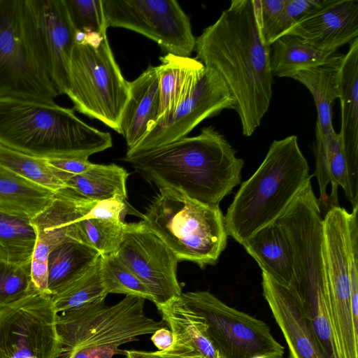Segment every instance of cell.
Listing matches in <instances>:
<instances>
[{
  "label": "cell",
  "instance_id": "6da1fadb",
  "mask_svg": "<svg viewBox=\"0 0 358 358\" xmlns=\"http://www.w3.org/2000/svg\"><path fill=\"white\" fill-rule=\"evenodd\" d=\"M196 59L215 69L226 83L242 133L259 127L272 98L271 45L264 39L254 0H233L196 38Z\"/></svg>",
  "mask_w": 358,
  "mask_h": 358
},
{
  "label": "cell",
  "instance_id": "7a4b0ae2",
  "mask_svg": "<svg viewBox=\"0 0 358 358\" xmlns=\"http://www.w3.org/2000/svg\"><path fill=\"white\" fill-rule=\"evenodd\" d=\"M122 160L159 189L178 190L210 206H220L241 184L244 165L225 137L212 126L195 136L125 155Z\"/></svg>",
  "mask_w": 358,
  "mask_h": 358
},
{
  "label": "cell",
  "instance_id": "3957f363",
  "mask_svg": "<svg viewBox=\"0 0 358 358\" xmlns=\"http://www.w3.org/2000/svg\"><path fill=\"white\" fill-rule=\"evenodd\" d=\"M0 145L44 159H88L111 148L113 141L73 108L5 97L0 98Z\"/></svg>",
  "mask_w": 358,
  "mask_h": 358
},
{
  "label": "cell",
  "instance_id": "277c9868",
  "mask_svg": "<svg viewBox=\"0 0 358 358\" xmlns=\"http://www.w3.org/2000/svg\"><path fill=\"white\" fill-rule=\"evenodd\" d=\"M309 171L296 136L273 141L227 208L224 222L228 236L242 245L257 231L276 222L311 180Z\"/></svg>",
  "mask_w": 358,
  "mask_h": 358
},
{
  "label": "cell",
  "instance_id": "5b68a950",
  "mask_svg": "<svg viewBox=\"0 0 358 358\" xmlns=\"http://www.w3.org/2000/svg\"><path fill=\"white\" fill-rule=\"evenodd\" d=\"M143 298L126 296L113 306L105 301L57 313L60 352L57 358H113L121 345L167 327L145 314Z\"/></svg>",
  "mask_w": 358,
  "mask_h": 358
},
{
  "label": "cell",
  "instance_id": "8992f818",
  "mask_svg": "<svg viewBox=\"0 0 358 358\" xmlns=\"http://www.w3.org/2000/svg\"><path fill=\"white\" fill-rule=\"evenodd\" d=\"M140 222L171 249L178 261L201 268L215 265L227 244L224 215L220 206L193 200L182 192L159 189Z\"/></svg>",
  "mask_w": 358,
  "mask_h": 358
},
{
  "label": "cell",
  "instance_id": "52a82bcc",
  "mask_svg": "<svg viewBox=\"0 0 358 358\" xmlns=\"http://www.w3.org/2000/svg\"><path fill=\"white\" fill-rule=\"evenodd\" d=\"M29 0H0V98L55 103Z\"/></svg>",
  "mask_w": 358,
  "mask_h": 358
},
{
  "label": "cell",
  "instance_id": "ba28073f",
  "mask_svg": "<svg viewBox=\"0 0 358 358\" xmlns=\"http://www.w3.org/2000/svg\"><path fill=\"white\" fill-rule=\"evenodd\" d=\"M66 95L73 102L74 110L120 132L129 86L115 59L106 33L76 32Z\"/></svg>",
  "mask_w": 358,
  "mask_h": 358
},
{
  "label": "cell",
  "instance_id": "9c48e42d",
  "mask_svg": "<svg viewBox=\"0 0 358 358\" xmlns=\"http://www.w3.org/2000/svg\"><path fill=\"white\" fill-rule=\"evenodd\" d=\"M179 297L203 319L220 358H283L284 347L264 321L227 305L208 291L182 292Z\"/></svg>",
  "mask_w": 358,
  "mask_h": 358
},
{
  "label": "cell",
  "instance_id": "30bf717a",
  "mask_svg": "<svg viewBox=\"0 0 358 358\" xmlns=\"http://www.w3.org/2000/svg\"><path fill=\"white\" fill-rule=\"evenodd\" d=\"M105 26L121 27L155 41L169 54L189 57L194 50L189 17L175 0H101Z\"/></svg>",
  "mask_w": 358,
  "mask_h": 358
},
{
  "label": "cell",
  "instance_id": "8fae6325",
  "mask_svg": "<svg viewBox=\"0 0 358 358\" xmlns=\"http://www.w3.org/2000/svg\"><path fill=\"white\" fill-rule=\"evenodd\" d=\"M57 313L50 296L36 291L0 310V358H57Z\"/></svg>",
  "mask_w": 358,
  "mask_h": 358
},
{
  "label": "cell",
  "instance_id": "7c38bea8",
  "mask_svg": "<svg viewBox=\"0 0 358 358\" xmlns=\"http://www.w3.org/2000/svg\"><path fill=\"white\" fill-rule=\"evenodd\" d=\"M116 255L149 289L156 306L182 294L177 278L176 257L160 238L140 222L125 223Z\"/></svg>",
  "mask_w": 358,
  "mask_h": 358
},
{
  "label": "cell",
  "instance_id": "4fadbf2b",
  "mask_svg": "<svg viewBox=\"0 0 358 358\" xmlns=\"http://www.w3.org/2000/svg\"><path fill=\"white\" fill-rule=\"evenodd\" d=\"M235 102L226 83L213 68L204 72L192 94L171 113L162 116L147 135L134 147L127 150L131 155L185 137L205 119L227 108L234 109Z\"/></svg>",
  "mask_w": 358,
  "mask_h": 358
},
{
  "label": "cell",
  "instance_id": "5bb4252c",
  "mask_svg": "<svg viewBox=\"0 0 358 358\" xmlns=\"http://www.w3.org/2000/svg\"><path fill=\"white\" fill-rule=\"evenodd\" d=\"M29 1L47 71L58 94H66L76 32L63 0Z\"/></svg>",
  "mask_w": 358,
  "mask_h": 358
},
{
  "label": "cell",
  "instance_id": "9a60e30c",
  "mask_svg": "<svg viewBox=\"0 0 358 358\" xmlns=\"http://www.w3.org/2000/svg\"><path fill=\"white\" fill-rule=\"evenodd\" d=\"M262 286L263 296L287 343L289 358H325L296 292L264 271Z\"/></svg>",
  "mask_w": 358,
  "mask_h": 358
},
{
  "label": "cell",
  "instance_id": "2e32d148",
  "mask_svg": "<svg viewBox=\"0 0 358 358\" xmlns=\"http://www.w3.org/2000/svg\"><path fill=\"white\" fill-rule=\"evenodd\" d=\"M285 34L294 36L317 50L336 52L357 38L358 0H324Z\"/></svg>",
  "mask_w": 358,
  "mask_h": 358
},
{
  "label": "cell",
  "instance_id": "e0dca14e",
  "mask_svg": "<svg viewBox=\"0 0 358 358\" xmlns=\"http://www.w3.org/2000/svg\"><path fill=\"white\" fill-rule=\"evenodd\" d=\"M337 85L341 109L338 133L345 159L352 207L358 206V38L350 42L338 66Z\"/></svg>",
  "mask_w": 358,
  "mask_h": 358
},
{
  "label": "cell",
  "instance_id": "ac0fdd59",
  "mask_svg": "<svg viewBox=\"0 0 358 358\" xmlns=\"http://www.w3.org/2000/svg\"><path fill=\"white\" fill-rule=\"evenodd\" d=\"M129 99L122 111L120 132L127 150L137 145L159 118L160 86L158 67L148 66L138 78L128 81Z\"/></svg>",
  "mask_w": 358,
  "mask_h": 358
},
{
  "label": "cell",
  "instance_id": "d6986e66",
  "mask_svg": "<svg viewBox=\"0 0 358 358\" xmlns=\"http://www.w3.org/2000/svg\"><path fill=\"white\" fill-rule=\"evenodd\" d=\"M96 202L69 187L57 191L50 204L32 218L37 238L50 249L67 238L77 240L75 222L85 218Z\"/></svg>",
  "mask_w": 358,
  "mask_h": 358
},
{
  "label": "cell",
  "instance_id": "ffe728a7",
  "mask_svg": "<svg viewBox=\"0 0 358 358\" xmlns=\"http://www.w3.org/2000/svg\"><path fill=\"white\" fill-rule=\"evenodd\" d=\"M242 245L262 271L278 282L292 289L294 287L292 247L277 222L257 231Z\"/></svg>",
  "mask_w": 358,
  "mask_h": 358
},
{
  "label": "cell",
  "instance_id": "44dd1931",
  "mask_svg": "<svg viewBox=\"0 0 358 358\" xmlns=\"http://www.w3.org/2000/svg\"><path fill=\"white\" fill-rule=\"evenodd\" d=\"M179 296L156 306L162 320L173 333L171 349L189 351L203 358H220L203 319L185 306Z\"/></svg>",
  "mask_w": 358,
  "mask_h": 358
},
{
  "label": "cell",
  "instance_id": "7402d4cb",
  "mask_svg": "<svg viewBox=\"0 0 358 358\" xmlns=\"http://www.w3.org/2000/svg\"><path fill=\"white\" fill-rule=\"evenodd\" d=\"M159 59L161 64L157 67L161 118L172 113L192 94L204 72L205 66L195 58L169 53Z\"/></svg>",
  "mask_w": 358,
  "mask_h": 358
},
{
  "label": "cell",
  "instance_id": "603a6c76",
  "mask_svg": "<svg viewBox=\"0 0 358 358\" xmlns=\"http://www.w3.org/2000/svg\"><path fill=\"white\" fill-rule=\"evenodd\" d=\"M343 55L317 50L294 36L285 34L271 44V70L273 77L291 78L301 70L338 66Z\"/></svg>",
  "mask_w": 358,
  "mask_h": 358
},
{
  "label": "cell",
  "instance_id": "cb8c5ba5",
  "mask_svg": "<svg viewBox=\"0 0 358 358\" xmlns=\"http://www.w3.org/2000/svg\"><path fill=\"white\" fill-rule=\"evenodd\" d=\"M100 256L94 248L71 238L54 246L49 253L48 262L49 295L56 294L85 273Z\"/></svg>",
  "mask_w": 358,
  "mask_h": 358
},
{
  "label": "cell",
  "instance_id": "d4e9b609",
  "mask_svg": "<svg viewBox=\"0 0 358 358\" xmlns=\"http://www.w3.org/2000/svg\"><path fill=\"white\" fill-rule=\"evenodd\" d=\"M55 171L66 187L90 200L99 201L115 196L127 199L126 182L129 174L115 164H94L88 171L76 176Z\"/></svg>",
  "mask_w": 358,
  "mask_h": 358
},
{
  "label": "cell",
  "instance_id": "484cf974",
  "mask_svg": "<svg viewBox=\"0 0 358 358\" xmlns=\"http://www.w3.org/2000/svg\"><path fill=\"white\" fill-rule=\"evenodd\" d=\"M55 194L0 166V208L34 218L50 204Z\"/></svg>",
  "mask_w": 358,
  "mask_h": 358
},
{
  "label": "cell",
  "instance_id": "4316f807",
  "mask_svg": "<svg viewBox=\"0 0 358 358\" xmlns=\"http://www.w3.org/2000/svg\"><path fill=\"white\" fill-rule=\"evenodd\" d=\"M36 241L32 218L0 208V261L17 265L31 262Z\"/></svg>",
  "mask_w": 358,
  "mask_h": 358
},
{
  "label": "cell",
  "instance_id": "83f0119b",
  "mask_svg": "<svg viewBox=\"0 0 358 358\" xmlns=\"http://www.w3.org/2000/svg\"><path fill=\"white\" fill-rule=\"evenodd\" d=\"M338 66H320L301 70L291 77L311 93L317 111L315 127L325 136L335 131L332 124V108L335 100L338 99Z\"/></svg>",
  "mask_w": 358,
  "mask_h": 358
},
{
  "label": "cell",
  "instance_id": "f1b7e54d",
  "mask_svg": "<svg viewBox=\"0 0 358 358\" xmlns=\"http://www.w3.org/2000/svg\"><path fill=\"white\" fill-rule=\"evenodd\" d=\"M100 257L85 273L51 296L57 313L105 301L108 295L101 274Z\"/></svg>",
  "mask_w": 358,
  "mask_h": 358
},
{
  "label": "cell",
  "instance_id": "f546056e",
  "mask_svg": "<svg viewBox=\"0 0 358 358\" xmlns=\"http://www.w3.org/2000/svg\"><path fill=\"white\" fill-rule=\"evenodd\" d=\"M0 166L55 192L66 187L46 159L28 155L1 145Z\"/></svg>",
  "mask_w": 358,
  "mask_h": 358
},
{
  "label": "cell",
  "instance_id": "4dcf8cb0",
  "mask_svg": "<svg viewBox=\"0 0 358 358\" xmlns=\"http://www.w3.org/2000/svg\"><path fill=\"white\" fill-rule=\"evenodd\" d=\"M124 224L122 221L83 218L75 222L76 238L101 256L114 255L122 242Z\"/></svg>",
  "mask_w": 358,
  "mask_h": 358
},
{
  "label": "cell",
  "instance_id": "1f68e13d",
  "mask_svg": "<svg viewBox=\"0 0 358 358\" xmlns=\"http://www.w3.org/2000/svg\"><path fill=\"white\" fill-rule=\"evenodd\" d=\"M101 274L107 294H122L148 299L153 298L146 286L118 259L116 254L101 256Z\"/></svg>",
  "mask_w": 358,
  "mask_h": 358
},
{
  "label": "cell",
  "instance_id": "d6a6232c",
  "mask_svg": "<svg viewBox=\"0 0 358 358\" xmlns=\"http://www.w3.org/2000/svg\"><path fill=\"white\" fill-rule=\"evenodd\" d=\"M38 291L31 279V262L17 265L0 261V310Z\"/></svg>",
  "mask_w": 358,
  "mask_h": 358
},
{
  "label": "cell",
  "instance_id": "836d02e7",
  "mask_svg": "<svg viewBox=\"0 0 358 358\" xmlns=\"http://www.w3.org/2000/svg\"><path fill=\"white\" fill-rule=\"evenodd\" d=\"M71 23L83 34L106 33L101 0H63Z\"/></svg>",
  "mask_w": 358,
  "mask_h": 358
},
{
  "label": "cell",
  "instance_id": "e575fe53",
  "mask_svg": "<svg viewBox=\"0 0 358 358\" xmlns=\"http://www.w3.org/2000/svg\"><path fill=\"white\" fill-rule=\"evenodd\" d=\"M315 127L317 128V127ZM321 135L325 144L329 159V173L331 185V192L329 196V203L331 208L340 206L338 200V186H341L349 201L350 200V192L346 162L339 134L334 131L326 136L322 134Z\"/></svg>",
  "mask_w": 358,
  "mask_h": 358
},
{
  "label": "cell",
  "instance_id": "d590c367",
  "mask_svg": "<svg viewBox=\"0 0 358 358\" xmlns=\"http://www.w3.org/2000/svg\"><path fill=\"white\" fill-rule=\"evenodd\" d=\"M324 0H287L267 38L271 44L283 35L292 26L313 10L320 7Z\"/></svg>",
  "mask_w": 358,
  "mask_h": 358
},
{
  "label": "cell",
  "instance_id": "8d00e7d4",
  "mask_svg": "<svg viewBox=\"0 0 358 358\" xmlns=\"http://www.w3.org/2000/svg\"><path fill=\"white\" fill-rule=\"evenodd\" d=\"M50 250L45 242L37 238L31 260L32 282L39 292L48 295V262Z\"/></svg>",
  "mask_w": 358,
  "mask_h": 358
},
{
  "label": "cell",
  "instance_id": "74e56055",
  "mask_svg": "<svg viewBox=\"0 0 358 358\" xmlns=\"http://www.w3.org/2000/svg\"><path fill=\"white\" fill-rule=\"evenodd\" d=\"M287 1V0H254L257 12L261 34L266 43L271 29L283 10Z\"/></svg>",
  "mask_w": 358,
  "mask_h": 358
},
{
  "label": "cell",
  "instance_id": "f35d334b",
  "mask_svg": "<svg viewBox=\"0 0 358 358\" xmlns=\"http://www.w3.org/2000/svg\"><path fill=\"white\" fill-rule=\"evenodd\" d=\"M126 200L120 196H115L97 201L85 218L123 222L124 215L129 210Z\"/></svg>",
  "mask_w": 358,
  "mask_h": 358
},
{
  "label": "cell",
  "instance_id": "ab89813d",
  "mask_svg": "<svg viewBox=\"0 0 358 358\" xmlns=\"http://www.w3.org/2000/svg\"><path fill=\"white\" fill-rule=\"evenodd\" d=\"M46 161L53 169L66 176L81 174L94 165L88 159L83 158L50 159Z\"/></svg>",
  "mask_w": 358,
  "mask_h": 358
},
{
  "label": "cell",
  "instance_id": "60d3db41",
  "mask_svg": "<svg viewBox=\"0 0 358 358\" xmlns=\"http://www.w3.org/2000/svg\"><path fill=\"white\" fill-rule=\"evenodd\" d=\"M125 358H203L192 354L176 352L173 351H145L130 350H126Z\"/></svg>",
  "mask_w": 358,
  "mask_h": 358
},
{
  "label": "cell",
  "instance_id": "b9f144b4",
  "mask_svg": "<svg viewBox=\"0 0 358 358\" xmlns=\"http://www.w3.org/2000/svg\"><path fill=\"white\" fill-rule=\"evenodd\" d=\"M151 341L158 350L168 351L173 345L174 335L168 327H163L152 334Z\"/></svg>",
  "mask_w": 358,
  "mask_h": 358
}]
</instances>
